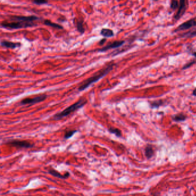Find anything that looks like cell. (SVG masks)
<instances>
[{"label": "cell", "instance_id": "cell-1", "mask_svg": "<svg viewBox=\"0 0 196 196\" xmlns=\"http://www.w3.org/2000/svg\"><path fill=\"white\" fill-rule=\"evenodd\" d=\"M115 64L113 63H111L109 65H108L106 67L102 68L98 71L97 73L94 74L91 77H90L89 78L86 79V80L84 81L81 84H80L79 86L78 91H82L84 90L89 88L90 86L96 82H97L98 80L105 77L110 71H111L113 67L115 66Z\"/></svg>", "mask_w": 196, "mask_h": 196}, {"label": "cell", "instance_id": "cell-2", "mask_svg": "<svg viewBox=\"0 0 196 196\" xmlns=\"http://www.w3.org/2000/svg\"><path fill=\"white\" fill-rule=\"evenodd\" d=\"M88 101L86 100V98H81L79 101H77L74 104L70 105V107H67L65 109L63 110L61 112L57 113L55 115H54L53 116V119L55 120H61L63 118L67 117V116L70 115L73 112H75L76 111L78 110L81 108L85 106Z\"/></svg>", "mask_w": 196, "mask_h": 196}, {"label": "cell", "instance_id": "cell-3", "mask_svg": "<svg viewBox=\"0 0 196 196\" xmlns=\"http://www.w3.org/2000/svg\"><path fill=\"white\" fill-rule=\"evenodd\" d=\"M37 24L34 22H26L17 20H14L13 22H2L1 23V27L8 29H17L21 28L34 27Z\"/></svg>", "mask_w": 196, "mask_h": 196}, {"label": "cell", "instance_id": "cell-4", "mask_svg": "<svg viewBox=\"0 0 196 196\" xmlns=\"http://www.w3.org/2000/svg\"><path fill=\"white\" fill-rule=\"evenodd\" d=\"M5 144L6 145L14 147L17 148H30L33 147L35 145L34 143L28 140L18 139L8 140Z\"/></svg>", "mask_w": 196, "mask_h": 196}, {"label": "cell", "instance_id": "cell-5", "mask_svg": "<svg viewBox=\"0 0 196 196\" xmlns=\"http://www.w3.org/2000/svg\"><path fill=\"white\" fill-rule=\"evenodd\" d=\"M47 95H40L37 96H34L33 97H28L22 99V101H20V104L21 105H34L37 103H39L41 102L45 101L47 98Z\"/></svg>", "mask_w": 196, "mask_h": 196}, {"label": "cell", "instance_id": "cell-6", "mask_svg": "<svg viewBox=\"0 0 196 196\" xmlns=\"http://www.w3.org/2000/svg\"><path fill=\"white\" fill-rule=\"evenodd\" d=\"M179 8L174 16L175 20H179L185 15L189 6V0H179Z\"/></svg>", "mask_w": 196, "mask_h": 196}, {"label": "cell", "instance_id": "cell-7", "mask_svg": "<svg viewBox=\"0 0 196 196\" xmlns=\"http://www.w3.org/2000/svg\"><path fill=\"white\" fill-rule=\"evenodd\" d=\"M194 27H196V17H193L192 18H191L190 20L182 23L174 29L173 32L177 33L178 32L185 31V30L193 28Z\"/></svg>", "mask_w": 196, "mask_h": 196}, {"label": "cell", "instance_id": "cell-8", "mask_svg": "<svg viewBox=\"0 0 196 196\" xmlns=\"http://www.w3.org/2000/svg\"><path fill=\"white\" fill-rule=\"evenodd\" d=\"M125 43V40H116V41H114L112 43H109L108 45L102 47L101 48H99L97 50V51L99 52H105L108 50H111V49H114V48H118L120 47L121 46H122L123 45H124Z\"/></svg>", "mask_w": 196, "mask_h": 196}, {"label": "cell", "instance_id": "cell-9", "mask_svg": "<svg viewBox=\"0 0 196 196\" xmlns=\"http://www.w3.org/2000/svg\"><path fill=\"white\" fill-rule=\"evenodd\" d=\"M12 20L23 21L26 22H34L36 20L39 19V18L36 16H12L11 17Z\"/></svg>", "mask_w": 196, "mask_h": 196}, {"label": "cell", "instance_id": "cell-10", "mask_svg": "<svg viewBox=\"0 0 196 196\" xmlns=\"http://www.w3.org/2000/svg\"><path fill=\"white\" fill-rule=\"evenodd\" d=\"M1 45L7 48L16 49L17 48L20 47L22 45V43L20 42H13L7 40H2L1 42Z\"/></svg>", "mask_w": 196, "mask_h": 196}, {"label": "cell", "instance_id": "cell-11", "mask_svg": "<svg viewBox=\"0 0 196 196\" xmlns=\"http://www.w3.org/2000/svg\"><path fill=\"white\" fill-rule=\"evenodd\" d=\"M48 173L52 175L54 177H55L57 178H61V179H66L67 178H68V177L70 176V173L69 172H66V173L65 174H62L61 173H59V171H56V170L54 169L53 168H49L48 171Z\"/></svg>", "mask_w": 196, "mask_h": 196}, {"label": "cell", "instance_id": "cell-12", "mask_svg": "<svg viewBox=\"0 0 196 196\" xmlns=\"http://www.w3.org/2000/svg\"><path fill=\"white\" fill-rule=\"evenodd\" d=\"M145 154L147 159H150L155 155V150L151 145H147L145 149Z\"/></svg>", "mask_w": 196, "mask_h": 196}, {"label": "cell", "instance_id": "cell-13", "mask_svg": "<svg viewBox=\"0 0 196 196\" xmlns=\"http://www.w3.org/2000/svg\"><path fill=\"white\" fill-rule=\"evenodd\" d=\"M100 34L101 36L105 38H112L115 36V34L113 30L109 28H102L100 31Z\"/></svg>", "mask_w": 196, "mask_h": 196}, {"label": "cell", "instance_id": "cell-14", "mask_svg": "<svg viewBox=\"0 0 196 196\" xmlns=\"http://www.w3.org/2000/svg\"><path fill=\"white\" fill-rule=\"evenodd\" d=\"M187 118L186 115L183 113H179L178 114H176L172 116V120L177 123L185 121Z\"/></svg>", "mask_w": 196, "mask_h": 196}, {"label": "cell", "instance_id": "cell-15", "mask_svg": "<svg viewBox=\"0 0 196 196\" xmlns=\"http://www.w3.org/2000/svg\"><path fill=\"white\" fill-rule=\"evenodd\" d=\"M166 103V100L161 99V100H158L152 101V102H150V104L151 108L154 109V108H158L159 107H162L163 105H164Z\"/></svg>", "mask_w": 196, "mask_h": 196}, {"label": "cell", "instance_id": "cell-16", "mask_svg": "<svg viewBox=\"0 0 196 196\" xmlns=\"http://www.w3.org/2000/svg\"><path fill=\"white\" fill-rule=\"evenodd\" d=\"M76 28L77 29L78 31L81 34H84L85 32V28L84 27V20L83 19H79L76 22Z\"/></svg>", "mask_w": 196, "mask_h": 196}, {"label": "cell", "instance_id": "cell-17", "mask_svg": "<svg viewBox=\"0 0 196 196\" xmlns=\"http://www.w3.org/2000/svg\"><path fill=\"white\" fill-rule=\"evenodd\" d=\"M43 24L47 26L51 27L52 28H56V29H63V27L61 25L56 24L55 22H51L50 20H44Z\"/></svg>", "mask_w": 196, "mask_h": 196}, {"label": "cell", "instance_id": "cell-18", "mask_svg": "<svg viewBox=\"0 0 196 196\" xmlns=\"http://www.w3.org/2000/svg\"><path fill=\"white\" fill-rule=\"evenodd\" d=\"M108 131L112 134L115 135L117 137H121L122 136V132L121 131L120 129L117 128H113V127H111L109 128H108Z\"/></svg>", "mask_w": 196, "mask_h": 196}, {"label": "cell", "instance_id": "cell-19", "mask_svg": "<svg viewBox=\"0 0 196 196\" xmlns=\"http://www.w3.org/2000/svg\"><path fill=\"white\" fill-rule=\"evenodd\" d=\"M179 1L178 0H171L170 8L173 11H175L179 8Z\"/></svg>", "mask_w": 196, "mask_h": 196}, {"label": "cell", "instance_id": "cell-20", "mask_svg": "<svg viewBox=\"0 0 196 196\" xmlns=\"http://www.w3.org/2000/svg\"><path fill=\"white\" fill-rule=\"evenodd\" d=\"M77 132H78L77 130H75V129H73V130H68L66 131L65 134L64 135V139H68L70 138H71Z\"/></svg>", "mask_w": 196, "mask_h": 196}, {"label": "cell", "instance_id": "cell-21", "mask_svg": "<svg viewBox=\"0 0 196 196\" xmlns=\"http://www.w3.org/2000/svg\"><path fill=\"white\" fill-rule=\"evenodd\" d=\"M196 36V29L193 30L192 31H189L187 33H185L181 35V37L182 38H192Z\"/></svg>", "mask_w": 196, "mask_h": 196}, {"label": "cell", "instance_id": "cell-22", "mask_svg": "<svg viewBox=\"0 0 196 196\" xmlns=\"http://www.w3.org/2000/svg\"><path fill=\"white\" fill-rule=\"evenodd\" d=\"M196 59L195 58V59H194L191 60V61H189L188 63H186L185 65L182 67V69L183 70H186V69H188V68H189V67H191V66H192L193 65H194V64H196Z\"/></svg>", "mask_w": 196, "mask_h": 196}, {"label": "cell", "instance_id": "cell-23", "mask_svg": "<svg viewBox=\"0 0 196 196\" xmlns=\"http://www.w3.org/2000/svg\"><path fill=\"white\" fill-rule=\"evenodd\" d=\"M32 2L38 5H42L47 4L48 2V0H32Z\"/></svg>", "mask_w": 196, "mask_h": 196}, {"label": "cell", "instance_id": "cell-24", "mask_svg": "<svg viewBox=\"0 0 196 196\" xmlns=\"http://www.w3.org/2000/svg\"><path fill=\"white\" fill-rule=\"evenodd\" d=\"M107 41V39L105 38H103L100 41V42L98 43V44L100 45H104V43L106 42Z\"/></svg>", "mask_w": 196, "mask_h": 196}, {"label": "cell", "instance_id": "cell-25", "mask_svg": "<svg viewBox=\"0 0 196 196\" xmlns=\"http://www.w3.org/2000/svg\"><path fill=\"white\" fill-rule=\"evenodd\" d=\"M192 94H193V95H194V96H196V88L194 89L193 90Z\"/></svg>", "mask_w": 196, "mask_h": 196}, {"label": "cell", "instance_id": "cell-26", "mask_svg": "<svg viewBox=\"0 0 196 196\" xmlns=\"http://www.w3.org/2000/svg\"><path fill=\"white\" fill-rule=\"evenodd\" d=\"M191 55H192L193 56H194V57H195V58L196 59V51H193V52L191 53Z\"/></svg>", "mask_w": 196, "mask_h": 196}, {"label": "cell", "instance_id": "cell-27", "mask_svg": "<svg viewBox=\"0 0 196 196\" xmlns=\"http://www.w3.org/2000/svg\"><path fill=\"white\" fill-rule=\"evenodd\" d=\"M154 1H158V0H154Z\"/></svg>", "mask_w": 196, "mask_h": 196}]
</instances>
